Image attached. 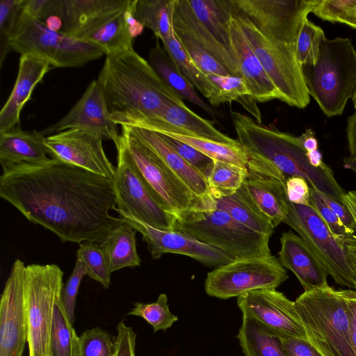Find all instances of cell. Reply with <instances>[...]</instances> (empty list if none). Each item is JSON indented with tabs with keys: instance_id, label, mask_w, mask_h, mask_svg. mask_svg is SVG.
<instances>
[{
	"instance_id": "9a60e30c",
	"label": "cell",
	"mask_w": 356,
	"mask_h": 356,
	"mask_svg": "<svg viewBox=\"0 0 356 356\" xmlns=\"http://www.w3.org/2000/svg\"><path fill=\"white\" fill-rule=\"evenodd\" d=\"M243 316L252 318L281 338L307 339L294 302L275 289L245 293L237 298Z\"/></svg>"
},
{
	"instance_id": "8fae6325",
	"label": "cell",
	"mask_w": 356,
	"mask_h": 356,
	"mask_svg": "<svg viewBox=\"0 0 356 356\" xmlns=\"http://www.w3.org/2000/svg\"><path fill=\"white\" fill-rule=\"evenodd\" d=\"M289 275L278 259L270 254L237 259L208 273L206 293L220 299H229L256 290L276 289Z\"/></svg>"
},
{
	"instance_id": "83f0119b",
	"label": "cell",
	"mask_w": 356,
	"mask_h": 356,
	"mask_svg": "<svg viewBox=\"0 0 356 356\" xmlns=\"http://www.w3.org/2000/svg\"><path fill=\"white\" fill-rule=\"evenodd\" d=\"M151 118L159 119L181 129L191 136L226 144H239L237 140L218 131L211 121L191 111L184 102H170L158 115Z\"/></svg>"
},
{
	"instance_id": "ac0fdd59",
	"label": "cell",
	"mask_w": 356,
	"mask_h": 356,
	"mask_svg": "<svg viewBox=\"0 0 356 356\" xmlns=\"http://www.w3.org/2000/svg\"><path fill=\"white\" fill-rule=\"evenodd\" d=\"M70 129L97 131L104 139L118 145L120 135L118 124L111 118L102 88L98 80L92 81L79 100L58 122L40 131L43 136Z\"/></svg>"
},
{
	"instance_id": "680465c9",
	"label": "cell",
	"mask_w": 356,
	"mask_h": 356,
	"mask_svg": "<svg viewBox=\"0 0 356 356\" xmlns=\"http://www.w3.org/2000/svg\"><path fill=\"white\" fill-rule=\"evenodd\" d=\"M344 248L350 266L356 276V236L353 235L346 241Z\"/></svg>"
},
{
	"instance_id": "2e32d148",
	"label": "cell",
	"mask_w": 356,
	"mask_h": 356,
	"mask_svg": "<svg viewBox=\"0 0 356 356\" xmlns=\"http://www.w3.org/2000/svg\"><path fill=\"white\" fill-rule=\"evenodd\" d=\"M26 266L13 264L0 301V356H22L28 338L24 298Z\"/></svg>"
},
{
	"instance_id": "91938a15",
	"label": "cell",
	"mask_w": 356,
	"mask_h": 356,
	"mask_svg": "<svg viewBox=\"0 0 356 356\" xmlns=\"http://www.w3.org/2000/svg\"><path fill=\"white\" fill-rule=\"evenodd\" d=\"M309 163L315 168H323L327 165L323 162V155L318 149L307 152Z\"/></svg>"
},
{
	"instance_id": "603a6c76",
	"label": "cell",
	"mask_w": 356,
	"mask_h": 356,
	"mask_svg": "<svg viewBox=\"0 0 356 356\" xmlns=\"http://www.w3.org/2000/svg\"><path fill=\"white\" fill-rule=\"evenodd\" d=\"M129 0H58L56 15L63 22L62 31L76 39L93 29Z\"/></svg>"
},
{
	"instance_id": "ba28073f",
	"label": "cell",
	"mask_w": 356,
	"mask_h": 356,
	"mask_svg": "<svg viewBox=\"0 0 356 356\" xmlns=\"http://www.w3.org/2000/svg\"><path fill=\"white\" fill-rule=\"evenodd\" d=\"M10 51L32 54L55 67H77L105 55L96 44L48 29L22 10L9 41Z\"/></svg>"
},
{
	"instance_id": "11a10c76",
	"label": "cell",
	"mask_w": 356,
	"mask_h": 356,
	"mask_svg": "<svg viewBox=\"0 0 356 356\" xmlns=\"http://www.w3.org/2000/svg\"><path fill=\"white\" fill-rule=\"evenodd\" d=\"M300 143L306 152L318 149V140L314 131L312 129H307L298 136Z\"/></svg>"
},
{
	"instance_id": "e0dca14e",
	"label": "cell",
	"mask_w": 356,
	"mask_h": 356,
	"mask_svg": "<svg viewBox=\"0 0 356 356\" xmlns=\"http://www.w3.org/2000/svg\"><path fill=\"white\" fill-rule=\"evenodd\" d=\"M119 218L139 232L147 244V249L154 259L163 254L172 253L190 257L209 267H218L235 259L225 252L203 243L195 238L175 230L153 227L133 216L117 210Z\"/></svg>"
},
{
	"instance_id": "ee69618b",
	"label": "cell",
	"mask_w": 356,
	"mask_h": 356,
	"mask_svg": "<svg viewBox=\"0 0 356 356\" xmlns=\"http://www.w3.org/2000/svg\"><path fill=\"white\" fill-rule=\"evenodd\" d=\"M309 187L312 207L322 218L336 241L345 249L346 241L354 234L348 232L337 216L324 203L320 197V192L313 187Z\"/></svg>"
},
{
	"instance_id": "44dd1931",
	"label": "cell",
	"mask_w": 356,
	"mask_h": 356,
	"mask_svg": "<svg viewBox=\"0 0 356 356\" xmlns=\"http://www.w3.org/2000/svg\"><path fill=\"white\" fill-rule=\"evenodd\" d=\"M120 127L150 148L206 206L211 204L207 179L168 145L159 133L129 125Z\"/></svg>"
},
{
	"instance_id": "d590c367",
	"label": "cell",
	"mask_w": 356,
	"mask_h": 356,
	"mask_svg": "<svg viewBox=\"0 0 356 356\" xmlns=\"http://www.w3.org/2000/svg\"><path fill=\"white\" fill-rule=\"evenodd\" d=\"M163 48L178 67L180 72L193 86L207 99L213 97L216 89L204 74L191 59L175 32L168 38L161 40Z\"/></svg>"
},
{
	"instance_id": "4316f807",
	"label": "cell",
	"mask_w": 356,
	"mask_h": 356,
	"mask_svg": "<svg viewBox=\"0 0 356 356\" xmlns=\"http://www.w3.org/2000/svg\"><path fill=\"white\" fill-rule=\"evenodd\" d=\"M149 63L163 81L183 99L197 106L213 117L220 116V113L213 106L208 104L198 95L158 41L149 51Z\"/></svg>"
},
{
	"instance_id": "816d5d0a",
	"label": "cell",
	"mask_w": 356,
	"mask_h": 356,
	"mask_svg": "<svg viewBox=\"0 0 356 356\" xmlns=\"http://www.w3.org/2000/svg\"><path fill=\"white\" fill-rule=\"evenodd\" d=\"M320 197L324 203L337 216L348 232L353 234L355 231V223L346 207L343 203L329 197L321 193H320Z\"/></svg>"
},
{
	"instance_id": "8d00e7d4",
	"label": "cell",
	"mask_w": 356,
	"mask_h": 356,
	"mask_svg": "<svg viewBox=\"0 0 356 356\" xmlns=\"http://www.w3.org/2000/svg\"><path fill=\"white\" fill-rule=\"evenodd\" d=\"M248 172V168L214 160L207 179L211 195L220 197L235 193L241 187Z\"/></svg>"
},
{
	"instance_id": "7a4b0ae2",
	"label": "cell",
	"mask_w": 356,
	"mask_h": 356,
	"mask_svg": "<svg viewBox=\"0 0 356 356\" xmlns=\"http://www.w3.org/2000/svg\"><path fill=\"white\" fill-rule=\"evenodd\" d=\"M316 0H229L232 16L270 76L280 100L306 108L310 96L296 43Z\"/></svg>"
},
{
	"instance_id": "e575fe53",
	"label": "cell",
	"mask_w": 356,
	"mask_h": 356,
	"mask_svg": "<svg viewBox=\"0 0 356 356\" xmlns=\"http://www.w3.org/2000/svg\"><path fill=\"white\" fill-rule=\"evenodd\" d=\"M72 325L60 298L54 310L49 356H79V337Z\"/></svg>"
},
{
	"instance_id": "b9f144b4",
	"label": "cell",
	"mask_w": 356,
	"mask_h": 356,
	"mask_svg": "<svg viewBox=\"0 0 356 356\" xmlns=\"http://www.w3.org/2000/svg\"><path fill=\"white\" fill-rule=\"evenodd\" d=\"M115 337L101 327L85 330L79 336V356H114Z\"/></svg>"
},
{
	"instance_id": "7bdbcfd3",
	"label": "cell",
	"mask_w": 356,
	"mask_h": 356,
	"mask_svg": "<svg viewBox=\"0 0 356 356\" xmlns=\"http://www.w3.org/2000/svg\"><path fill=\"white\" fill-rule=\"evenodd\" d=\"M25 0L0 1V65L10 51L9 41Z\"/></svg>"
},
{
	"instance_id": "4fadbf2b",
	"label": "cell",
	"mask_w": 356,
	"mask_h": 356,
	"mask_svg": "<svg viewBox=\"0 0 356 356\" xmlns=\"http://www.w3.org/2000/svg\"><path fill=\"white\" fill-rule=\"evenodd\" d=\"M115 147L118 151V165L113 181L117 210L153 227L172 230V216L154 198L120 138Z\"/></svg>"
},
{
	"instance_id": "484cf974",
	"label": "cell",
	"mask_w": 356,
	"mask_h": 356,
	"mask_svg": "<svg viewBox=\"0 0 356 356\" xmlns=\"http://www.w3.org/2000/svg\"><path fill=\"white\" fill-rule=\"evenodd\" d=\"M40 131H25L16 127L0 133V162L1 167L22 163H38L49 158Z\"/></svg>"
},
{
	"instance_id": "d6986e66",
	"label": "cell",
	"mask_w": 356,
	"mask_h": 356,
	"mask_svg": "<svg viewBox=\"0 0 356 356\" xmlns=\"http://www.w3.org/2000/svg\"><path fill=\"white\" fill-rule=\"evenodd\" d=\"M278 260L298 278L305 291L328 285L327 269L304 239L289 230L282 234Z\"/></svg>"
},
{
	"instance_id": "9c48e42d",
	"label": "cell",
	"mask_w": 356,
	"mask_h": 356,
	"mask_svg": "<svg viewBox=\"0 0 356 356\" xmlns=\"http://www.w3.org/2000/svg\"><path fill=\"white\" fill-rule=\"evenodd\" d=\"M63 272L56 264H30L24 274L29 356H49L54 310L61 298Z\"/></svg>"
},
{
	"instance_id": "5bb4252c",
	"label": "cell",
	"mask_w": 356,
	"mask_h": 356,
	"mask_svg": "<svg viewBox=\"0 0 356 356\" xmlns=\"http://www.w3.org/2000/svg\"><path fill=\"white\" fill-rule=\"evenodd\" d=\"M97 131L70 129L44 137L51 157L113 179L116 168L108 159Z\"/></svg>"
},
{
	"instance_id": "7dc6e473",
	"label": "cell",
	"mask_w": 356,
	"mask_h": 356,
	"mask_svg": "<svg viewBox=\"0 0 356 356\" xmlns=\"http://www.w3.org/2000/svg\"><path fill=\"white\" fill-rule=\"evenodd\" d=\"M286 193L288 200L293 204L311 205L309 185L301 177L292 176L285 181Z\"/></svg>"
},
{
	"instance_id": "60d3db41",
	"label": "cell",
	"mask_w": 356,
	"mask_h": 356,
	"mask_svg": "<svg viewBox=\"0 0 356 356\" xmlns=\"http://www.w3.org/2000/svg\"><path fill=\"white\" fill-rule=\"evenodd\" d=\"M181 46L197 67L206 75H229V72L213 56L184 31L173 27Z\"/></svg>"
},
{
	"instance_id": "f35d334b",
	"label": "cell",
	"mask_w": 356,
	"mask_h": 356,
	"mask_svg": "<svg viewBox=\"0 0 356 356\" xmlns=\"http://www.w3.org/2000/svg\"><path fill=\"white\" fill-rule=\"evenodd\" d=\"M77 259L85 265L87 275L107 289L111 284V275L102 246L94 242L79 243Z\"/></svg>"
},
{
	"instance_id": "f546056e",
	"label": "cell",
	"mask_w": 356,
	"mask_h": 356,
	"mask_svg": "<svg viewBox=\"0 0 356 356\" xmlns=\"http://www.w3.org/2000/svg\"><path fill=\"white\" fill-rule=\"evenodd\" d=\"M236 337L244 356H289L280 337L252 318L243 316Z\"/></svg>"
},
{
	"instance_id": "8992f818",
	"label": "cell",
	"mask_w": 356,
	"mask_h": 356,
	"mask_svg": "<svg viewBox=\"0 0 356 356\" xmlns=\"http://www.w3.org/2000/svg\"><path fill=\"white\" fill-rule=\"evenodd\" d=\"M309 96L327 117L341 115L356 90V50L348 38H325L314 65H302Z\"/></svg>"
},
{
	"instance_id": "1f68e13d",
	"label": "cell",
	"mask_w": 356,
	"mask_h": 356,
	"mask_svg": "<svg viewBox=\"0 0 356 356\" xmlns=\"http://www.w3.org/2000/svg\"><path fill=\"white\" fill-rule=\"evenodd\" d=\"M212 197L213 208L227 212L251 229L271 236L275 227L254 207L240 188L229 196Z\"/></svg>"
},
{
	"instance_id": "7c38bea8",
	"label": "cell",
	"mask_w": 356,
	"mask_h": 356,
	"mask_svg": "<svg viewBox=\"0 0 356 356\" xmlns=\"http://www.w3.org/2000/svg\"><path fill=\"white\" fill-rule=\"evenodd\" d=\"M284 223L295 230L324 262L335 282L356 291V276L346 250L336 241L328 227L312 205L289 201Z\"/></svg>"
},
{
	"instance_id": "f6af8a7d",
	"label": "cell",
	"mask_w": 356,
	"mask_h": 356,
	"mask_svg": "<svg viewBox=\"0 0 356 356\" xmlns=\"http://www.w3.org/2000/svg\"><path fill=\"white\" fill-rule=\"evenodd\" d=\"M160 134L168 145L207 179L212 170L214 160L185 143L165 134Z\"/></svg>"
},
{
	"instance_id": "9f6ffc18",
	"label": "cell",
	"mask_w": 356,
	"mask_h": 356,
	"mask_svg": "<svg viewBox=\"0 0 356 356\" xmlns=\"http://www.w3.org/2000/svg\"><path fill=\"white\" fill-rule=\"evenodd\" d=\"M341 24L356 29V0H348Z\"/></svg>"
},
{
	"instance_id": "f907efd6",
	"label": "cell",
	"mask_w": 356,
	"mask_h": 356,
	"mask_svg": "<svg viewBox=\"0 0 356 356\" xmlns=\"http://www.w3.org/2000/svg\"><path fill=\"white\" fill-rule=\"evenodd\" d=\"M280 339L289 356H322L307 339L294 337Z\"/></svg>"
},
{
	"instance_id": "f1b7e54d",
	"label": "cell",
	"mask_w": 356,
	"mask_h": 356,
	"mask_svg": "<svg viewBox=\"0 0 356 356\" xmlns=\"http://www.w3.org/2000/svg\"><path fill=\"white\" fill-rule=\"evenodd\" d=\"M136 230L123 222L113 228L100 243L110 272L140 264L136 244Z\"/></svg>"
},
{
	"instance_id": "ffe728a7",
	"label": "cell",
	"mask_w": 356,
	"mask_h": 356,
	"mask_svg": "<svg viewBox=\"0 0 356 356\" xmlns=\"http://www.w3.org/2000/svg\"><path fill=\"white\" fill-rule=\"evenodd\" d=\"M49 61L38 55H21L19 69L11 93L0 111V133L19 127L24 104L31 99L35 86L51 69Z\"/></svg>"
},
{
	"instance_id": "277c9868",
	"label": "cell",
	"mask_w": 356,
	"mask_h": 356,
	"mask_svg": "<svg viewBox=\"0 0 356 356\" xmlns=\"http://www.w3.org/2000/svg\"><path fill=\"white\" fill-rule=\"evenodd\" d=\"M97 80L119 125L156 116L170 102H184L134 49L106 56Z\"/></svg>"
},
{
	"instance_id": "5b68a950",
	"label": "cell",
	"mask_w": 356,
	"mask_h": 356,
	"mask_svg": "<svg viewBox=\"0 0 356 356\" xmlns=\"http://www.w3.org/2000/svg\"><path fill=\"white\" fill-rule=\"evenodd\" d=\"M294 305L307 340L322 356H356L350 337L348 289L327 285L305 291Z\"/></svg>"
},
{
	"instance_id": "d4e9b609",
	"label": "cell",
	"mask_w": 356,
	"mask_h": 356,
	"mask_svg": "<svg viewBox=\"0 0 356 356\" xmlns=\"http://www.w3.org/2000/svg\"><path fill=\"white\" fill-rule=\"evenodd\" d=\"M172 25L188 34L221 63L231 75L241 77L238 63L234 54L216 40L194 14L187 0H175Z\"/></svg>"
},
{
	"instance_id": "6da1fadb",
	"label": "cell",
	"mask_w": 356,
	"mask_h": 356,
	"mask_svg": "<svg viewBox=\"0 0 356 356\" xmlns=\"http://www.w3.org/2000/svg\"><path fill=\"white\" fill-rule=\"evenodd\" d=\"M0 196L63 242L102 243L123 223L113 179L56 159L2 167Z\"/></svg>"
},
{
	"instance_id": "d6a6232c",
	"label": "cell",
	"mask_w": 356,
	"mask_h": 356,
	"mask_svg": "<svg viewBox=\"0 0 356 356\" xmlns=\"http://www.w3.org/2000/svg\"><path fill=\"white\" fill-rule=\"evenodd\" d=\"M209 80L216 89V95L208 99L212 106L232 102L241 104L245 110L254 116L257 122H261V114L244 81L234 75L207 74Z\"/></svg>"
},
{
	"instance_id": "74e56055",
	"label": "cell",
	"mask_w": 356,
	"mask_h": 356,
	"mask_svg": "<svg viewBox=\"0 0 356 356\" xmlns=\"http://www.w3.org/2000/svg\"><path fill=\"white\" fill-rule=\"evenodd\" d=\"M127 314L143 318L152 325L154 332L166 330L178 321V317L169 309L168 296L165 293L160 294L154 302H135L134 308Z\"/></svg>"
},
{
	"instance_id": "681fc988",
	"label": "cell",
	"mask_w": 356,
	"mask_h": 356,
	"mask_svg": "<svg viewBox=\"0 0 356 356\" xmlns=\"http://www.w3.org/2000/svg\"><path fill=\"white\" fill-rule=\"evenodd\" d=\"M58 0H25L23 11L44 22L51 15H56Z\"/></svg>"
},
{
	"instance_id": "db71d44e",
	"label": "cell",
	"mask_w": 356,
	"mask_h": 356,
	"mask_svg": "<svg viewBox=\"0 0 356 356\" xmlns=\"http://www.w3.org/2000/svg\"><path fill=\"white\" fill-rule=\"evenodd\" d=\"M346 136L350 157L356 159V110L347 120Z\"/></svg>"
},
{
	"instance_id": "836d02e7",
	"label": "cell",
	"mask_w": 356,
	"mask_h": 356,
	"mask_svg": "<svg viewBox=\"0 0 356 356\" xmlns=\"http://www.w3.org/2000/svg\"><path fill=\"white\" fill-rule=\"evenodd\" d=\"M175 0H136L134 17L161 40L174 33L172 13Z\"/></svg>"
},
{
	"instance_id": "ab89813d",
	"label": "cell",
	"mask_w": 356,
	"mask_h": 356,
	"mask_svg": "<svg viewBox=\"0 0 356 356\" xmlns=\"http://www.w3.org/2000/svg\"><path fill=\"white\" fill-rule=\"evenodd\" d=\"M325 38L321 26L308 18L303 22L296 43V56L302 66L316 63L321 44Z\"/></svg>"
},
{
	"instance_id": "3957f363",
	"label": "cell",
	"mask_w": 356,
	"mask_h": 356,
	"mask_svg": "<svg viewBox=\"0 0 356 356\" xmlns=\"http://www.w3.org/2000/svg\"><path fill=\"white\" fill-rule=\"evenodd\" d=\"M232 124L248 156V170L285 181L303 177L322 194L342 203L346 193L327 165L315 168L309 163L298 136L275 127L262 126L246 115L232 111Z\"/></svg>"
},
{
	"instance_id": "52a82bcc",
	"label": "cell",
	"mask_w": 356,
	"mask_h": 356,
	"mask_svg": "<svg viewBox=\"0 0 356 356\" xmlns=\"http://www.w3.org/2000/svg\"><path fill=\"white\" fill-rule=\"evenodd\" d=\"M172 216V230L222 250L235 259L271 254L270 236L259 233L216 209H191Z\"/></svg>"
},
{
	"instance_id": "94428289",
	"label": "cell",
	"mask_w": 356,
	"mask_h": 356,
	"mask_svg": "<svg viewBox=\"0 0 356 356\" xmlns=\"http://www.w3.org/2000/svg\"><path fill=\"white\" fill-rule=\"evenodd\" d=\"M42 23H44L48 29L52 31L58 32L62 31L63 22L61 18L58 15H51Z\"/></svg>"
},
{
	"instance_id": "bcb514c9",
	"label": "cell",
	"mask_w": 356,
	"mask_h": 356,
	"mask_svg": "<svg viewBox=\"0 0 356 356\" xmlns=\"http://www.w3.org/2000/svg\"><path fill=\"white\" fill-rule=\"evenodd\" d=\"M86 275H87V271L84 264L81 260L76 259L73 271L62 290L61 301L68 318L72 324L75 319L76 296L81 282Z\"/></svg>"
},
{
	"instance_id": "4dcf8cb0",
	"label": "cell",
	"mask_w": 356,
	"mask_h": 356,
	"mask_svg": "<svg viewBox=\"0 0 356 356\" xmlns=\"http://www.w3.org/2000/svg\"><path fill=\"white\" fill-rule=\"evenodd\" d=\"M187 2L216 40L234 53L229 35V0H187Z\"/></svg>"
},
{
	"instance_id": "6f0895ef",
	"label": "cell",
	"mask_w": 356,
	"mask_h": 356,
	"mask_svg": "<svg viewBox=\"0 0 356 356\" xmlns=\"http://www.w3.org/2000/svg\"><path fill=\"white\" fill-rule=\"evenodd\" d=\"M342 203L349 211L356 230V190L346 192L343 196Z\"/></svg>"
},
{
	"instance_id": "7402d4cb",
	"label": "cell",
	"mask_w": 356,
	"mask_h": 356,
	"mask_svg": "<svg viewBox=\"0 0 356 356\" xmlns=\"http://www.w3.org/2000/svg\"><path fill=\"white\" fill-rule=\"evenodd\" d=\"M229 35L231 46L238 63L241 77L244 80L252 99L257 103L275 99L280 100L276 87L253 52L231 12Z\"/></svg>"
},
{
	"instance_id": "30bf717a",
	"label": "cell",
	"mask_w": 356,
	"mask_h": 356,
	"mask_svg": "<svg viewBox=\"0 0 356 356\" xmlns=\"http://www.w3.org/2000/svg\"><path fill=\"white\" fill-rule=\"evenodd\" d=\"M122 129L120 140L154 198L170 215L202 208L197 197L146 145Z\"/></svg>"
},
{
	"instance_id": "f5cc1de1",
	"label": "cell",
	"mask_w": 356,
	"mask_h": 356,
	"mask_svg": "<svg viewBox=\"0 0 356 356\" xmlns=\"http://www.w3.org/2000/svg\"><path fill=\"white\" fill-rule=\"evenodd\" d=\"M348 302L350 307V337L353 350L356 355V291L348 289Z\"/></svg>"
},
{
	"instance_id": "c3c4849f",
	"label": "cell",
	"mask_w": 356,
	"mask_h": 356,
	"mask_svg": "<svg viewBox=\"0 0 356 356\" xmlns=\"http://www.w3.org/2000/svg\"><path fill=\"white\" fill-rule=\"evenodd\" d=\"M115 352L114 356H135L136 334L124 320L116 326Z\"/></svg>"
},
{
	"instance_id": "6125c7cd",
	"label": "cell",
	"mask_w": 356,
	"mask_h": 356,
	"mask_svg": "<svg viewBox=\"0 0 356 356\" xmlns=\"http://www.w3.org/2000/svg\"><path fill=\"white\" fill-rule=\"evenodd\" d=\"M344 168L351 170L356 174V159L346 156L343 159Z\"/></svg>"
},
{
	"instance_id": "be15d7a7",
	"label": "cell",
	"mask_w": 356,
	"mask_h": 356,
	"mask_svg": "<svg viewBox=\"0 0 356 356\" xmlns=\"http://www.w3.org/2000/svg\"><path fill=\"white\" fill-rule=\"evenodd\" d=\"M352 102L353 104L354 108L356 110V90H355V94L352 98Z\"/></svg>"
},
{
	"instance_id": "cb8c5ba5",
	"label": "cell",
	"mask_w": 356,
	"mask_h": 356,
	"mask_svg": "<svg viewBox=\"0 0 356 356\" xmlns=\"http://www.w3.org/2000/svg\"><path fill=\"white\" fill-rule=\"evenodd\" d=\"M240 190L275 227L284 222L289 211L285 181L248 170Z\"/></svg>"
}]
</instances>
